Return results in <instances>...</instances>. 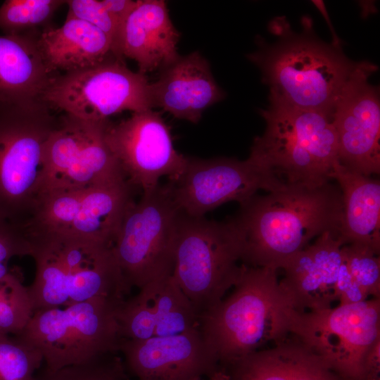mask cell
<instances>
[{"mask_svg": "<svg viewBox=\"0 0 380 380\" xmlns=\"http://www.w3.org/2000/svg\"><path fill=\"white\" fill-rule=\"evenodd\" d=\"M343 215L341 191L335 186L286 184L240 203L230 220L240 239L243 264L278 270L313 238L326 232L340 236Z\"/></svg>", "mask_w": 380, "mask_h": 380, "instance_id": "6da1fadb", "label": "cell"}, {"mask_svg": "<svg viewBox=\"0 0 380 380\" xmlns=\"http://www.w3.org/2000/svg\"><path fill=\"white\" fill-rule=\"evenodd\" d=\"M302 21L303 30L298 33L285 19L275 18L269 27L277 41L258 39V49L247 58L260 70L269 101L332 113L358 62L348 59L341 45L317 37L310 18Z\"/></svg>", "mask_w": 380, "mask_h": 380, "instance_id": "7a4b0ae2", "label": "cell"}, {"mask_svg": "<svg viewBox=\"0 0 380 380\" xmlns=\"http://www.w3.org/2000/svg\"><path fill=\"white\" fill-rule=\"evenodd\" d=\"M295 310L277 270L243 264L232 292L199 316L198 328L218 365L227 367L286 339Z\"/></svg>", "mask_w": 380, "mask_h": 380, "instance_id": "3957f363", "label": "cell"}, {"mask_svg": "<svg viewBox=\"0 0 380 380\" xmlns=\"http://www.w3.org/2000/svg\"><path fill=\"white\" fill-rule=\"evenodd\" d=\"M35 274L33 312L101 298L124 300L127 288L113 245L57 234L28 235Z\"/></svg>", "mask_w": 380, "mask_h": 380, "instance_id": "277c9868", "label": "cell"}, {"mask_svg": "<svg viewBox=\"0 0 380 380\" xmlns=\"http://www.w3.org/2000/svg\"><path fill=\"white\" fill-rule=\"evenodd\" d=\"M260 112L266 127L254 139L249 156L286 184L329 183L338 161L332 113L272 101Z\"/></svg>", "mask_w": 380, "mask_h": 380, "instance_id": "5b68a950", "label": "cell"}, {"mask_svg": "<svg viewBox=\"0 0 380 380\" xmlns=\"http://www.w3.org/2000/svg\"><path fill=\"white\" fill-rule=\"evenodd\" d=\"M51 110L41 101L0 108V218L12 223L25 222L44 194Z\"/></svg>", "mask_w": 380, "mask_h": 380, "instance_id": "8992f818", "label": "cell"}, {"mask_svg": "<svg viewBox=\"0 0 380 380\" xmlns=\"http://www.w3.org/2000/svg\"><path fill=\"white\" fill-rule=\"evenodd\" d=\"M240 239L231 220L217 222L181 212L172 277L198 317L234 286L241 273Z\"/></svg>", "mask_w": 380, "mask_h": 380, "instance_id": "52a82bcc", "label": "cell"}, {"mask_svg": "<svg viewBox=\"0 0 380 380\" xmlns=\"http://www.w3.org/2000/svg\"><path fill=\"white\" fill-rule=\"evenodd\" d=\"M122 301L96 298L37 310L15 336L40 352L47 369L84 363L119 351L117 314Z\"/></svg>", "mask_w": 380, "mask_h": 380, "instance_id": "ba28073f", "label": "cell"}, {"mask_svg": "<svg viewBox=\"0 0 380 380\" xmlns=\"http://www.w3.org/2000/svg\"><path fill=\"white\" fill-rule=\"evenodd\" d=\"M180 213L168 183L142 192L129 204L113 243L129 290L172 276Z\"/></svg>", "mask_w": 380, "mask_h": 380, "instance_id": "9c48e42d", "label": "cell"}, {"mask_svg": "<svg viewBox=\"0 0 380 380\" xmlns=\"http://www.w3.org/2000/svg\"><path fill=\"white\" fill-rule=\"evenodd\" d=\"M289 333L342 380H365L369 356L380 344V298L322 310H295Z\"/></svg>", "mask_w": 380, "mask_h": 380, "instance_id": "30bf717a", "label": "cell"}, {"mask_svg": "<svg viewBox=\"0 0 380 380\" xmlns=\"http://www.w3.org/2000/svg\"><path fill=\"white\" fill-rule=\"evenodd\" d=\"M40 101L51 110L86 120L152 109L146 74L131 70L115 56L88 68L52 76Z\"/></svg>", "mask_w": 380, "mask_h": 380, "instance_id": "8fae6325", "label": "cell"}, {"mask_svg": "<svg viewBox=\"0 0 380 380\" xmlns=\"http://www.w3.org/2000/svg\"><path fill=\"white\" fill-rule=\"evenodd\" d=\"M135 189L122 179L46 191L23 228L27 235L57 234L113 245Z\"/></svg>", "mask_w": 380, "mask_h": 380, "instance_id": "7c38bea8", "label": "cell"}, {"mask_svg": "<svg viewBox=\"0 0 380 380\" xmlns=\"http://www.w3.org/2000/svg\"><path fill=\"white\" fill-rule=\"evenodd\" d=\"M110 122L58 118L44 146V193L127 179L106 140Z\"/></svg>", "mask_w": 380, "mask_h": 380, "instance_id": "4fadbf2b", "label": "cell"}, {"mask_svg": "<svg viewBox=\"0 0 380 380\" xmlns=\"http://www.w3.org/2000/svg\"><path fill=\"white\" fill-rule=\"evenodd\" d=\"M167 183L179 210L191 217H204L227 202L240 204L260 189L271 192L286 184L250 156L244 160L187 157L183 173Z\"/></svg>", "mask_w": 380, "mask_h": 380, "instance_id": "5bb4252c", "label": "cell"}, {"mask_svg": "<svg viewBox=\"0 0 380 380\" xmlns=\"http://www.w3.org/2000/svg\"><path fill=\"white\" fill-rule=\"evenodd\" d=\"M106 140L126 179L142 192L157 186L163 177L177 179L186 165L187 157L175 149L170 127L152 109L110 122Z\"/></svg>", "mask_w": 380, "mask_h": 380, "instance_id": "9a60e30c", "label": "cell"}, {"mask_svg": "<svg viewBox=\"0 0 380 380\" xmlns=\"http://www.w3.org/2000/svg\"><path fill=\"white\" fill-rule=\"evenodd\" d=\"M377 69L358 62L332 112L339 163L368 177L380 172L379 91L369 82Z\"/></svg>", "mask_w": 380, "mask_h": 380, "instance_id": "2e32d148", "label": "cell"}, {"mask_svg": "<svg viewBox=\"0 0 380 380\" xmlns=\"http://www.w3.org/2000/svg\"><path fill=\"white\" fill-rule=\"evenodd\" d=\"M119 351L137 380H193L220 369L198 328L145 340L122 339Z\"/></svg>", "mask_w": 380, "mask_h": 380, "instance_id": "e0dca14e", "label": "cell"}, {"mask_svg": "<svg viewBox=\"0 0 380 380\" xmlns=\"http://www.w3.org/2000/svg\"><path fill=\"white\" fill-rule=\"evenodd\" d=\"M160 70L158 79L150 83L151 107L176 118L196 124L207 108L225 96L198 51L179 56Z\"/></svg>", "mask_w": 380, "mask_h": 380, "instance_id": "ac0fdd59", "label": "cell"}, {"mask_svg": "<svg viewBox=\"0 0 380 380\" xmlns=\"http://www.w3.org/2000/svg\"><path fill=\"white\" fill-rule=\"evenodd\" d=\"M344 246L340 236L326 232L284 268L279 281L297 310L329 308L338 300L336 284Z\"/></svg>", "mask_w": 380, "mask_h": 380, "instance_id": "d6986e66", "label": "cell"}, {"mask_svg": "<svg viewBox=\"0 0 380 380\" xmlns=\"http://www.w3.org/2000/svg\"><path fill=\"white\" fill-rule=\"evenodd\" d=\"M180 34L172 24L163 0H137L120 35L122 58L135 61L140 72L163 69L179 56Z\"/></svg>", "mask_w": 380, "mask_h": 380, "instance_id": "ffe728a7", "label": "cell"}, {"mask_svg": "<svg viewBox=\"0 0 380 380\" xmlns=\"http://www.w3.org/2000/svg\"><path fill=\"white\" fill-rule=\"evenodd\" d=\"M226 367L232 380H342L296 338H286Z\"/></svg>", "mask_w": 380, "mask_h": 380, "instance_id": "44dd1931", "label": "cell"}, {"mask_svg": "<svg viewBox=\"0 0 380 380\" xmlns=\"http://www.w3.org/2000/svg\"><path fill=\"white\" fill-rule=\"evenodd\" d=\"M37 46L49 73L71 72L94 66L111 56L108 37L95 26L67 18L58 28L46 27L37 37Z\"/></svg>", "mask_w": 380, "mask_h": 380, "instance_id": "7402d4cb", "label": "cell"}, {"mask_svg": "<svg viewBox=\"0 0 380 380\" xmlns=\"http://www.w3.org/2000/svg\"><path fill=\"white\" fill-rule=\"evenodd\" d=\"M39 34L0 35V108L40 101L52 75L37 46Z\"/></svg>", "mask_w": 380, "mask_h": 380, "instance_id": "603a6c76", "label": "cell"}, {"mask_svg": "<svg viewBox=\"0 0 380 380\" xmlns=\"http://www.w3.org/2000/svg\"><path fill=\"white\" fill-rule=\"evenodd\" d=\"M331 179L342 194L343 215L340 238L344 245L356 243L380 252V183L341 165L338 161Z\"/></svg>", "mask_w": 380, "mask_h": 380, "instance_id": "cb8c5ba5", "label": "cell"}, {"mask_svg": "<svg viewBox=\"0 0 380 380\" xmlns=\"http://www.w3.org/2000/svg\"><path fill=\"white\" fill-rule=\"evenodd\" d=\"M141 289L148 293L154 311V336H173L198 328V315L172 276Z\"/></svg>", "mask_w": 380, "mask_h": 380, "instance_id": "d4e9b609", "label": "cell"}, {"mask_svg": "<svg viewBox=\"0 0 380 380\" xmlns=\"http://www.w3.org/2000/svg\"><path fill=\"white\" fill-rule=\"evenodd\" d=\"M65 4V0H6L0 6V30L8 36L37 33Z\"/></svg>", "mask_w": 380, "mask_h": 380, "instance_id": "484cf974", "label": "cell"}, {"mask_svg": "<svg viewBox=\"0 0 380 380\" xmlns=\"http://www.w3.org/2000/svg\"><path fill=\"white\" fill-rule=\"evenodd\" d=\"M33 314L28 291L18 271L13 269L0 279V334L20 333Z\"/></svg>", "mask_w": 380, "mask_h": 380, "instance_id": "4316f807", "label": "cell"}, {"mask_svg": "<svg viewBox=\"0 0 380 380\" xmlns=\"http://www.w3.org/2000/svg\"><path fill=\"white\" fill-rule=\"evenodd\" d=\"M40 352L16 336L0 334V380H34Z\"/></svg>", "mask_w": 380, "mask_h": 380, "instance_id": "83f0119b", "label": "cell"}, {"mask_svg": "<svg viewBox=\"0 0 380 380\" xmlns=\"http://www.w3.org/2000/svg\"><path fill=\"white\" fill-rule=\"evenodd\" d=\"M108 353L84 363L51 370L44 367L34 380H127L120 359Z\"/></svg>", "mask_w": 380, "mask_h": 380, "instance_id": "f1b7e54d", "label": "cell"}, {"mask_svg": "<svg viewBox=\"0 0 380 380\" xmlns=\"http://www.w3.org/2000/svg\"><path fill=\"white\" fill-rule=\"evenodd\" d=\"M139 291L119 305L117 317L122 340H145L154 336L156 318L151 300L144 289Z\"/></svg>", "mask_w": 380, "mask_h": 380, "instance_id": "f546056e", "label": "cell"}, {"mask_svg": "<svg viewBox=\"0 0 380 380\" xmlns=\"http://www.w3.org/2000/svg\"><path fill=\"white\" fill-rule=\"evenodd\" d=\"M341 251L343 261L356 286L368 298H380L379 254L356 243L344 245Z\"/></svg>", "mask_w": 380, "mask_h": 380, "instance_id": "4dcf8cb0", "label": "cell"}, {"mask_svg": "<svg viewBox=\"0 0 380 380\" xmlns=\"http://www.w3.org/2000/svg\"><path fill=\"white\" fill-rule=\"evenodd\" d=\"M65 4L68 6L67 18L84 20L101 30L110 42L113 54L123 60L119 47L121 29L101 1L65 0Z\"/></svg>", "mask_w": 380, "mask_h": 380, "instance_id": "1f68e13d", "label": "cell"}, {"mask_svg": "<svg viewBox=\"0 0 380 380\" xmlns=\"http://www.w3.org/2000/svg\"><path fill=\"white\" fill-rule=\"evenodd\" d=\"M30 241L22 224L0 218V279L13 270L9 267L12 258L30 255Z\"/></svg>", "mask_w": 380, "mask_h": 380, "instance_id": "d6a6232c", "label": "cell"}, {"mask_svg": "<svg viewBox=\"0 0 380 380\" xmlns=\"http://www.w3.org/2000/svg\"><path fill=\"white\" fill-rule=\"evenodd\" d=\"M101 1L121 30L137 4V1L132 0H102Z\"/></svg>", "mask_w": 380, "mask_h": 380, "instance_id": "836d02e7", "label": "cell"}, {"mask_svg": "<svg viewBox=\"0 0 380 380\" xmlns=\"http://www.w3.org/2000/svg\"><path fill=\"white\" fill-rule=\"evenodd\" d=\"M209 380H232L227 372L218 369L208 376Z\"/></svg>", "mask_w": 380, "mask_h": 380, "instance_id": "e575fe53", "label": "cell"}, {"mask_svg": "<svg viewBox=\"0 0 380 380\" xmlns=\"http://www.w3.org/2000/svg\"><path fill=\"white\" fill-rule=\"evenodd\" d=\"M193 380H203V377H198V378H196Z\"/></svg>", "mask_w": 380, "mask_h": 380, "instance_id": "d590c367", "label": "cell"}]
</instances>
